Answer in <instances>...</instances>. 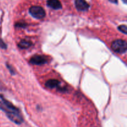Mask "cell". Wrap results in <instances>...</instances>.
Segmentation results:
<instances>
[{
  "mask_svg": "<svg viewBox=\"0 0 127 127\" xmlns=\"http://www.w3.org/2000/svg\"><path fill=\"white\" fill-rule=\"evenodd\" d=\"M0 109L6 113L7 117L16 124H21L23 122V119L19 110L12 103L6 100L2 95H0Z\"/></svg>",
  "mask_w": 127,
  "mask_h": 127,
  "instance_id": "obj_1",
  "label": "cell"
},
{
  "mask_svg": "<svg viewBox=\"0 0 127 127\" xmlns=\"http://www.w3.org/2000/svg\"><path fill=\"white\" fill-rule=\"evenodd\" d=\"M112 49L115 52L118 53H125L127 52V42L125 40L121 39H118L116 40H114L112 43Z\"/></svg>",
  "mask_w": 127,
  "mask_h": 127,
  "instance_id": "obj_2",
  "label": "cell"
},
{
  "mask_svg": "<svg viewBox=\"0 0 127 127\" xmlns=\"http://www.w3.org/2000/svg\"><path fill=\"white\" fill-rule=\"evenodd\" d=\"M29 13L31 16L37 19H43L45 16V11L40 6H33L30 7Z\"/></svg>",
  "mask_w": 127,
  "mask_h": 127,
  "instance_id": "obj_3",
  "label": "cell"
},
{
  "mask_svg": "<svg viewBox=\"0 0 127 127\" xmlns=\"http://www.w3.org/2000/svg\"><path fill=\"white\" fill-rule=\"evenodd\" d=\"M47 58L42 55H35L30 60V63L35 65H42L47 63Z\"/></svg>",
  "mask_w": 127,
  "mask_h": 127,
  "instance_id": "obj_4",
  "label": "cell"
},
{
  "mask_svg": "<svg viewBox=\"0 0 127 127\" xmlns=\"http://www.w3.org/2000/svg\"><path fill=\"white\" fill-rule=\"evenodd\" d=\"M45 86L47 88H50V89L57 88L61 91H64L63 88L61 87L60 82L57 79H49L45 83Z\"/></svg>",
  "mask_w": 127,
  "mask_h": 127,
  "instance_id": "obj_5",
  "label": "cell"
},
{
  "mask_svg": "<svg viewBox=\"0 0 127 127\" xmlns=\"http://www.w3.org/2000/svg\"><path fill=\"white\" fill-rule=\"evenodd\" d=\"M75 6L80 11H86L89 8V4L86 0H75Z\"/></svg>",
  "mask_w": 127,
  "mask_h": 127,
  "instance_id": "obj_6",
  "label": "cell"
},
{
  "mask_svg": "<svg viewBox=\"0 0 127 127\" xmlns=\"http://www.w3.org/2000/svg\"><path fill=\"white\" fill-rule=\"evenodd\" d=\"M47 4L50 8L56 10L62 9V5L59 0H48L47 1Z\"/></svg>",
  "mask_w": 127,
  "mask_h": 127,
  "instance_id": "obj_7",
  "label": "cell"
},
{
  "mask_svg": "<svg viewBox=\"0 0 127 127\" xmlns=\"http://www.w3.org/2000/svg\"><path fill=\"white\" fill-rule=\"evenodd\" d=\"M32 43L31 41L27 40H22L18 44L19 47L21 49H27L32 46Z\"/></svg>",
  "mask_w": 127,
  "mask_h": 127,
  "instance_id": "obj_8",
  "label": "cell"
},
{
  "mask_svg": "<svg viewBox=\"0 0 127 127\" xmlns=\"http://www.w3.org/2000/svg\"><path fill=\"white\" fill-rule=\"evenodd\" d=\"M119 31L124 33V34H127V27L126 25H121L118 27Z\"/></svg>",
  "mask_w": 127,
  "mask_h": 127,
  "instance_id": "obj_9",
  "label": "cell"
},
{
  "mask_svg": "<svg viewBox=\"0 0 127 127\" xmlns=\"http://www.w3.org/2000/svg\"><path fill=\"white\" fill-rule=\"evenodd\" d=\"M0 48H2V49H6L7 48V45L1 38H0Z\"/></svg>",
  "mask_w": 127,
  "mask_h": 127,
  "instance_id": "obj_10",
  "label": "cell"
},
{
  "mask_svg": "<svg viewBox=\"0 0 127 127\" xmlns=\"http://www.w3.org/2000/svg\"><path fill=\"white\" fill-rule=\"evenodd\" d=\"M16 27H24L26 26V24H24V23H17L16 24Z\"/></svg>",
  "mask_w": 127,
  "mask_h": 127,
  "instance_id": "obj_11",
  "label": "cell"
},
{
  "mask_svg": "<svg viewBox=\"0 0 127 127\" xmlns=\"http://www.w3.org/2000/svg\"><path fill=\"white\" fill-rule=\"evenodd\" d=\"M7 68H8V69H9V70L10 71V72H11V73H12V74H14V69H12V68L11 66L9 65V64H7Z\"/></svg>",
  "mask_w": 127,
  "mask_h": 127,
  "instance_id": "obj_12",
  "label": "cell"
},
{
  "mask_svg": "<svg viewBox=\"0 0 127 127\" xmlns=\"http://www.w3.org/2000/svg\"><path fill=\"white\" fill-rule=\"evenodd\" d=\"M109 1L112 2V3H115V4L118 3V0H109Z\"/></svg>",
  "mask_w": 127,
  "mask_h": 127,
  "instance_id": "obj_13",
  "label": "cell"
},
{
  "mask_svg": "<svg viewBox=\"0 0 127 127\" xmlns=\"http://www.w3.org/2000/svg\"><path fill=\"white\" fill-rule=\"evenodd\" d=\"M122 1H124V3H125V4L127 3V0H122Z\"/></svg>",
  "mask_w": 127,
  "mask_h": 127,
  "instance_id": "obj_14",
  "label": "cell"
}]
</instances>
